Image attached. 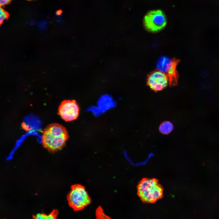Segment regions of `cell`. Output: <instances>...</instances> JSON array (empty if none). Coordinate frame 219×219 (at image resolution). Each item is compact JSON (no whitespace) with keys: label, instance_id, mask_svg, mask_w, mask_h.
<instances>
[{"label":"cell","instance_id":"cell-13","mask_svg":"<svg viewBox=\"0 0 219 219\" xmlns=\"http://www.w3.org/2000/svg\"><path fill=\"white\" fill-rule=\"evenodd\" d=\"M96 215L98 218H107V216L105 214L102 208L101 207H99L96 211Z\"/></svg>","mask_w":219,"mask_h":219},{"label":"cell","instance_id":"cell-7","mask_svg":"<svg viewBox=\"0 0 219 219\" xmlns=\"http://www.w3.org/2000/svg\"><path fill=\"white\" fill-rule=\"evenodd\" d=\"M115 103L110 96L103 95L99 98L98 102V106L93 107L91 109L95 115H97L114 107L115 105Z\"/></svg>","mask_w":219,"mask_h":219},{"label":"cell","instance_id":"cell-10","mask_svg":"<svg viewBox=\"0 0 219 219\" xmlns=\"http://www.w3.org/2000/svg\"><path fill=\"white\" fill-rule=\"evenodd\" d=\"M173 128L172 123L169 121L163 122L160 125L159 128L160 132L165 134H169L172 130Z\"/></svg>","mask_w":219,"mask_h":219},{"label":"cell","instance_id":"cell-8","mask_svg":"<svg viewBox=\"0 0 219 219\" xmlns=\"http://www.w3.org/2000/svg\"><path fill=\"white\" fill-rule=\"evenodd\" d=\"M179 61V60L175 58L172 59L170 66L166 74L170 86H174L177 84L179 75L176 67Z\"/></svg>","mask_w":219,"mask_h":219},{"label":"cell","instance_id":"cell-3","mask_svg":"<svg viewBox=\"0 0 219 219\" xmlns=\"http://www.w3.org/2000/svg\"><path fill=\"white\" fill-rule=\"evenodd\" d=\"M67 199L69 206L75 211L82 210L90 204L91 202V199L85 187L79 184L71 186Z\"/></svg>","mask_w":219,"mask_h":219},{"label":"cell","instance_id":"cell-12","mask_svg":"<svg viewBox=\"0 0 219 219\" xmlns=\"http://www.w3.org/2000/svg\"><path fill=\"white\" fill-rule=\"evenodd\" d=\"M9 14L0 5V26L4 20L7 19Z\"/></svg>","mask_w":219,"mask_h":219},{"label":"cell","instance_id":"cell-14","mask_svg":"<svg viewBox=\"0 0 219 219\" xmlns=\"http://www.w3.org/2000/svg\"><path fill=\"white\" fill-rule=\"evenodd\" d=\"M12 0H0V5L3 6L9 3Z\"/></svg>","mask_w":219,"mask_h":219},{"label":"cell","instance_id":"cell-5","mask_svg":"<svg viewBox=\"0 0 219 219\" xmlns=\"http://www.w3.org/2000/svg\"><path fill=\"white\" fill-rule=\"evenodd\" d=\"M79 111V106L75 100H64L59 106L58 114L65 121L76 120Z\"/></svg>","mask_w":219,"mask_h":219},{"label":"cell","instance_id":"cell-1","mask_svg":"<svg viewBox=\"0 0 219 219\" xmlns=\"http://www.w3.org/2000/svg\"><path fill=\"white\" fill-rule=\"evenodd\" d=\"M69 137L65 127L58 123H52L48 125L43 130L42 144L49 151L54 152L65 146Z\"/></svg>","mask_w":219,"mask_h":219},{"label":"cell","instance_id":"cell-11","mask_svg":"<svg viewBox=\"0 0 219 219\" xmlns=\"http://www.w3.org/2000/svg\"><path fill=\"white\" fill-rule=\"evenodd\" d=\"M58 214V211L56 210H54L48 215L44 213H39L34 215L33 217L35 219H56Z\"/></svg>","mask_w":219,"mask_h":219},{"label":"cell","instance_id":"cell-9","mask_svg":"<svg viewBox=\"0 0 219 219\" xmlns=\"http://www.w3.org/2000/svg\"><path fill=\"white\" fill-rule=\"evenodd\" d=\"M172 59L167 56L160 57L156 63L157 70L166 74L171 64Z\"/></svg>","mask_w":219,"mask_h":219},{"label":"cell","instance_id":"cell-4","mask_svg":"<svg viewBox=\"0 0 219 219\" xmlns=\"http://www.w3.org/2000/svg\"><path fill=\"white\" fill-rule=\"evenodd\" d=\"M167 23L166 16L160 10L151 11L144 16V23L146 29L148 31L155 33L161 31Z\"/></svg>","mask_w":219,"mask_h":219},{"label":"cell","instance_id":"cell-2","mask_svg":"<svg viewBox=\"0 0 219 219\" xmlns=\"http://www.w3.org/2000/svg\"><path fill=\"white\" fill-rule=\"evenodd\" d=\"M137 194L144 203H153L163 196V189L155 178L142 179L137 186Z\"/></svg>","mask_w":219,"mask_h":219},{"label":"cell","instance_id":"cell-15","mask_svg":"<svg viewBox=\"0 0 219 219\" xmlns=\"http://www.w3.org/2000/svg\"><path fill=\"white\" fill-rule=\"evenodd\" d=\"M28 0V1H31V0Z\"/></svg>","mask_w":219,"mask_h":219},{"label":"cell","instance_id":"cell-6","mask_svg":"<svg viewBox=\"0 0 219 219\" xmlns=\"http://www.w3.org/2000/svg\"><path fill=\"white\" fill-rule=\"evenodd\" d=\"M147 84L151 89L158 92L167 87L169 84V79L165 73L156 70L152 71L147 76Z\"/></svg>","mask_w":219,"mask_h":219}]
</instances>
